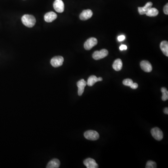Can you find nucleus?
Listing matches in <instances>:
<instances>
[{
	"mask_svg": "<svg viewBox=\"0 0 168 168\" xmlns=\"http://www.w3.org/2000/svg\"><path fill=\"white\" fill-rule=\"evenodd\" d=\"M127 46H126V45H124V44H122L120 47V50H126L127 49Z\"/></svg>",
	"mask_w": 168,
	"mask_h": 168,
	"instance_id": "393cba45",
	"label": "nucleus"
},
{
	"mask_svg": "<svg viewBox=\"0 0 168 168\" xmlns=\"http://www.w3.org/2000/svg\"><path fill=\"white\" fill-rule=\"evenodd\" d=\"M160 48L166 56H168V43L167 41H162L160 44Z\"/></svg>",
	"mask_w": 168,
	"mask_h": 168,
	"instance_id": "f3484780",
	"label": "nucleus"
},
{
	"mask_svg": "<svg viewBox=\"0 0 168 168\" xmlns=\"http://www.w3.org/2000/svg\"><path fill=\"white\" fill-rule=\"evenodd\" d=\"M84 135L85 137L89 140H97L99 137L98 133L94 130H88L84 133Z\"/></svg>",
	"mask_w": 168,
	"mask_h": 168,
	"instance_id": "f03ea898",
	"label": "nucleus"
},
{
	"mask_svg": "<svg viewBox=\"0 0 168 168\" xmlns=\"http://www.w3.org/2000/svg\"><path fill=\"white\" fill-rule=\"evenodd\" d=\"M108 54V51L106 49L101 50L100 51H95L92 54V57L96 60H101L106 57Z\"/></svg>",
	"mask_w": 168,
	"mask_h": 168,
	"instance_id": "7ed1b4c3",
	"label": "nucleus"
},
{
	"mask_svg": "<svg viewBox=\"0 0 168 168\" xmlns=\"http://www.w3.org/2000/svg\"><path fill=\"white\" fill-rule=\"evenodd\" d=\"M122 67V62L121 59H117L114 61L113 65V68L116 71H120Z\"/></svg>",
	"mask_w": 168,
	"mask_h": 168,
	"instance_id": "dca6fc26",
	"label": "nucleus"
},
{
	"mask_svg": "<svg viewBox=\"0 0 168 168\" xmlns=\"http://www.w3.org/2000/svg\"><path fill=\"white\" fill-rule=\"evenodd\" d=\"M151 133L154 139L157 141H161L163 137V133L158 128H154L151 130Z\"/></svg>",
	"mask_w": 168,
	"mask_h": 168,
	"instance_id": "20e7f679",
	"label": "nucleus"
},
{
	"mask_svg": "<svg viewBox=\"0 0 168 168\" xmlns=\"http://www.w3.org/2000/svg\"><path fill=\"white\" fill-rule=\"evenodd\" d=\"M158 13H159V11L157 8H151L147 13L146 14V15L147 16H148V17H154L158 15Z\"/></svg>",
	"mask_w": 168,
	"mask_h": 168,
	"instance_id": "a211bd4d",
	"label": "nucleus"
},
{
	"mask_svg": "<svg viewBox=\"0 0 168 168\" xmlns=\"http://www.w3.org/2000/svg\"><path fill=\"white\" fill-rule=\"evenodd\" d=\"M164 113H165V114L166 115H168V108H165L164 109Z\"/></svg>",
	"mask_w": 168,
	"mask_h": 168,
	"instance_id": "a878e982",
	"label": "nucleus"
},
{
	"mask_svg": "<svg viewBox=\"0 0 168 168\" xmlns=\"http://www.w3.org/2000/svg\"><path fill=\"white\" fill-rule=\"evenodd\" d=\"M153 3L148 2L143 7H138V12L140 15H144L147 13L149 9L152 7Z\"/></svg>",
	"mask_w": 168,
	"mask_h": 168,
	"instance_id": "4468645a",
	"label": "nucleus"
},
{
	"mask_svg": "<svg viewBox=\"0 0 168 168\" xmlns=\"http://www.w3.org/2000/svg\"><path fill=\"white\" fill-rule=\"evenodd\" d=\"M64 58L62 56H56L53 57L50 60V64L54 67L60 66L63 64Z\"/></svg>",
	"mask_w": 168,
	"mask_h": 168,
	"instance_id": "423d86ee",
	"label": "nucleus"
},
{
	"mask_svg": "<svg viewBox=\"0 0 168 168\" xmlns=\"http://www.w3.org/2000/svg\"><path fill=\"white\" fill-rule=\"evenodd\" d=\"M57 18V15L53 12H49L44 15V19L45 22L50 23Z\"/></svg>",
	"mask_w": 168,
	"mask_h": 168,
	"instance_id": "f8f14e48",
	"label": "nucleus"
},
{
	"mask_svg": "<svg viewBox=\"0 0 168 168\" xmlns=\"http://www.w3.org/2000/svg\"><path fill=\"white\" fill-rule=\"evenodd\" d=\"M84 165L87 168H97L99 167L98 164L96 163L95 160L92 158H87L84 161Z\"/></svg>",
	"mask_w": 168,
	"mask_h": 168,
	"instance_id": "1a4fd4ad",
	"label": "nucleus"
},
{
	"mask_svg": "<svg viewBox=\"0 0 168 168\" xmlns=\"http://www.w3.org/2000/svg\"><path fill=\"white\" fill-rule=\"evenodd\" d=\"M53 7L57 12L62 13L65 9V5L62 0H55L53 3Z\"/></svg>",
	"mask_w": 168,
	"mask_h": 168,
	"instance_id": "0eeeda50",
	"label": "nucleus"
},
{
	"mask_svg": "<svg viewBox=\"0 0 168 168\" xmlns=\"http://www.w3.org/2000/svg\"><path fill=\"white\" fill-rule=\"evenodd\" d=\"M138 84H137V83H133L130 86V87H131L132 89H136L138 88Z\"/></svg>",
	"mask_w": 168,
	"mask_h": 168,
	"instance_id": "5701e85b",
	"label": "nucleus"
},
{
	"mask_svg": "<svg viewBox=\"0 0 168 168\" xmlns=\"http://www.w3.org/2000/svg\"><path fill=\"white\" fill-rule=\"evenodd\" d=\"M146 168H156L157 167L156 163L153 161H149L147 162L146 165Z\"/></svg>",
	"mask_w": 168,
	"mask_h": 168,
	"instance_id": "aec40b11",
	"label": "nucleus"
},
{
	"mask_svg": "<svg viewBox=\"0 0 168 168\" xmlns=\"http://www.w3.org/2000/svg\"><path fill=\"white\" fill-rule=\"evenodd\" d=\"M163 11L164 14L166 15H168V4L167 3L166 5L164 6L163 8Z\"/></svg>",
	"mask_w": 168,
	"mask_h": 168,
	"instance_id": "4be33fe9",
	"label": "nucleus"
},
{
	"mask_svg": "<svg viewBox=\"0 0 168 168\" xmlns=\"http://www.w3.org/2000/svg\"><path fill=\"white\" fill-rule=\"evenodd\" d=\"M87 85V82L84 79H80L77 83L78 87V94L79 95L81 96L84 92L85 87Z\"/></svg>",
	"mask_w": 168,
	"mask_h": 168,
	"instance_id": "9b49d317",
	"label": "nucleus"
},
{
	"mask_svg": "<svg viewBox=\"0 0 168 168\" xmlns=\"http://www.w3.org/2000/svg\"><path fill=\"white\" fill-rule=\"evenodd\" d=\"M22 22L26 26L32 28L35 25L36 20L35 17L30 15H24L22 18Z\"/></svg>",
	"mask_w": 168,
	"mask_h": 168,
	"instance_id": "f257e3e1",
	"label": "nucleus"
},
{
	"mask_svg": "<svg viewBox=\"0 0 168 168\" xmlns=\"http://www.w3.org/2000/svg\"><path fill=\"white\" fill-rule=\"evenodd\" d=\"M161 92L163 93L162 97V100L163 101H167L168 99V91L167 89L165 87H162L161 88Z\"/></svg>",
	"mask_w": 168,
	"mask_h": 168,
	"instance_id": "6ab92c4d",
	"label": "nucleus"
},
{
	"mask_svg": "<svg viewBox=\"0 0 168 168\" xmlns=\"http://www.w3.org/2000/svg\"><path fill=\"white\" fill-rule=\"evenodd\" d=\"M122 83H123L124 85L126 86H130L133 83V81L132 79H127L123 80Z\"/></svg>",
	"mask_w": 168,
	"mask_h": 168,
	"instance_id": "412c9836",
	"label": "nucleus"
},
{
	"mask_svg": "<svg viewBox=\"0 0 168 168\" xmlns=\"http://www.w3.org/2000/svg\"><path fill=\"white\" fill-rule=\"evenodd\" d=\"M60 160L57 159H53L49 162L47 164V168H58L60 167Z\"/></svg>",
	"mask_w": 168,
	"mask_h": 168,
	"instance_id": "2eb2a0df",
	"label": "nucleus"
},
{
	"mask_svg": "<svg viewBox=\"0 0 168 168\" xmlns=\"http://www.w3.org/2000/svg\"><path fill=\"white\" fill-rule=\"evenodd\" d=\"M92 14L93 13L91 10L86 9V10H83L82 12L80 14L79 18L81 20H87L92 18Z\"/></svg>",
	"mask_w": 168,
	"mask_h": 168,
	"instance_id": "9d476101",
	"label": "nucleus"
},
{
	"mask_svg": "<svg viewBox=\"0 0 168 168\" xmlns=\"http://www.w3.org/2000/svg\"><path fill=\"white\" fill-rule=\"evenodd\" d=\"M125 36L124 35H121L119 36L118 37V40L119 42H121L123 41V40H125Z\"/></svg>",
	"mask_w": 168,
	"mask_h": 168,
	"instance_id": "b1692460",
	"label": "nucleus"
},
{
	"mask_svg": "<svg viewBox=\"0 0 168 168\" xmlns=\"http://www.w3.org/2000/svg\"><path fill=\"white\" fill-rule=\"evenodd\" d=\"M103 80L102 77L97 78L96 76L94 75H92L90 76L87 79V85L89 86H92L94 85L95 83L98 81H102Z\"/></svg>",
	"mask_w": 168,
	"mask_h": 168,
	"instance_id": "ddd939ff",
	"label": "nucleus"
},
{
	"mask_svg": "<svg viewBox=\"0 0 168 168\" xmlns=\"http://www.w3.org/2000/svg\"><path fill=\"white\" fill-rule=\"evenodd\" d=\"M140 66L141 69L146 73H150L152 70L151 64L148 61H142L141 62Z\"/></svg>",
	"mask_w": 168,
	"mask_h": 168,
	"instance_id": "6e6552de",
	"label": "nucleus"
},
{
	"mask_svg": "<svg viewBox=\"0 0 168 168\" xmlns=\"http://www.w3.org/2000/svg\"><path fill=\"white\" fill-rule=\"evenodd\" d=\"M98 44V40L94 37H91L87 39L84 44V48L86 50H90L92 47L95 46Z\"/></svg>",
	"mask_w": 168,
	"mask_h": 168,
	"instance_id": "39448f33",
	"label": "nucleus"
}]
</instances>
